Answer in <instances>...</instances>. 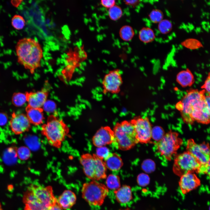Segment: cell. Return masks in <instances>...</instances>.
<instances>
[{"instance_id":"cell-33","label":"cell","mask_w":210,"mask_h":210,"mask_svg":"<svg viewBox=\"0 0 210 210\" xmlns=\"http://www.w3.org/2000/svg\"><path fill=\"white\" fill-rule=\"evenodd\" d=\"M181 45L191 49H197L202 46L201 43L198 40L192 38L185 40L182 42Z\"/></svg>"},{"instance_id":"cell-41","label":"cell","mask_w":210,"mask_h":210,"mask_svg":"<svg viewBox=\"0 0 210 210\" xmlns=\"http://www.w3.org/2000/svg\"><path fill=\"white\" fill-rule=\"evenodd\" d=\"M115 1L114 0H102L101 1L103 6L109 8L115 5Z\"/></svg>"},{"instance_id":"cell-24","label":"cell","mask_w":210,"mask_h":210,"mask_svg":"<svg viewBox=\"0 0 210 210\" xmlns=\"http://www.w3.org/2000/svg\"><path fill=\"white\" fill-rule=\"evenodd\" d=\"M16 148L10 147L6 150L3 155V159L5 163L10 164L16 162L18 157Z\"/></svg>"},{"instance_id":"cell-25","label":"cell","mask_w":210,"mask_h":210,"mask_svg":"<svg viewBox=\"0 0 210 210\" xmlns=\"http://www.w3.org/2000/svg\"><path fill=\"white\" fill-rule=\"evenodd\" d=\"M119 34L120 38L124 41H129L132 39L134 35L132 28L129 25L122 27L120 29Z\"/></svg>"},{"instance_id":"cell-27","label":"cell","mask_w":210,"mask_h":210,"mask_svg":"<svg viewBox=\"0 0 210 210\" xmlns=\"http://www.w3.org/2000/svg\"><path fill=\"white\" fill-rule=\"evenodd\" d=\"M173 28L171 22L167 19H163L158 23V29L159 32L164 34L169 33Z\"/></svg>"},{"instance_id":"cell-4","label":"cell","mask_w":210,"mask_h":210,"mask_svg":"<svg viewBox=\"0 0 210 210\" xmlns=\"http://www.w3.org/2000/svg\"><path fill=\"white\" fill-rule=\"evenodd\" d=\"M79 161L84 174L89 178L96 181L106 178V167L104 162L96 154H83Z\"/></svg>"},{"instance_id":"cell-21","label":"cell","mask_w":210,"mask_h":210,"mask_svg":"<svg viewBox=\"0 0 210 210\" xmlns=\"http://www.w3.org/2000/svg\"><path fill=\"white\" fill-rule=\"evenodd\" d=\"M176 80L183 88L191 86L195 81L194 76L188 69L179 72L176 75Z\"/></svg>"},{"instance_id":"cell-26","label":"cell","mask_w":210,"mask_h":210,"mask_svg":"<svg viewBox=\"0 0 210 210\" xmlns=\"http://www.w3.org/2000/svg\"><path fill=\"white\" fill-rule=\"evenodd\" d=\"M106 184L108 189L115 190L120 187V178L117 175L110 174L107 177Z\"/></svg>"},{"instance_id":"cell-37","label":"cell","mask_w":210,"mask_h":210,"mask_svg":"<svg viewBox=\"0 0 210 210\" xmlns=\"http://www.w3.org/2000/svg\"><path fill=\"white\" fill-rule=\"evenodd\" d=\"M137 180L139 185L142 186H145L148 183L149 178L146 175L141 174L138 176Z\"/></svg>"},{"instance_id":"cell-29","label":"cell","mask_w":210,"mask_h":210,"mask_svg":"<svg viewBox=\"0 0 210 210\" xmlns=\"http://www.w3.org/2000/svg\"><path fill=\"white\" fill-rule=\"evenodd\" d=\"M25 23L24 18L19 15H15L12 18V25L17 30H20L23 29L25 26Z\"/></svg>"},{"instance_id":"cell-34","label":"cell","mask_w":210,"mask_h":210,"mask_svg":"<svg viewBox=\"0 0 210 210\" xmlns=\"http://www.w3.org/2000/svg\"><path fill=\"white\" fill-rule=\"evenodd\" d=\"M109 153V149L106 146L98 147L96 148V155L102 160L105 158Z\"/></svg>"},{"instance_id":"cell-11","label":"cell","mask_w":210,"mask_h":210,"mask_svg":"<svg viewBox=\"0 0 210 210\" xmlns=\"http://www.w3.org/2000/svg\"><path fill=\"white\" fill-rule=\"evenodd\" d=\"M31 124L26 115L14 112L11 115L9 125L12 131L16 135H19L28 131Z\"/></svg>"},{"instance_id":"cell-43","label":"cell","mask_w":210,"mask_h":210,"mask_svg":"<svg viewBox=\"0 0 210 210\" xmlns=\"http://www.w3.org/2000/svg\"><path fill=\"white\" fill-rule=\"evenodd\" d=\"M45 210H63V209L58 204L57 202L55 205L51 206Z\"/></svg>"},{"instance_id":"cell-30","label":"cell","mask_w":210,"mask_h":210,"mask_svg":"<svg viewBox=\"0 0 210 210\" xmlns=\"http://www.w3.org/2000/svg\"><path fill=\"white\" fill-rule=\"evenodd\" d=\"M123 14L121 8L119 6L115 5L110 8L108 11V15L111 19L116 21L120 19Z\"/></svg>"},{"instance_id":"cell-2","label":"cell","mask_w":210,"mask_h":210,"mask_svg":"<svg viewBox=\"0 0 210 210\" xmlns=\"http://www.w3.org/2000/svg\"><path fill=\"white\" fill-rule=\"evenodd\" d=\"M69 132V129L63 121L53 115L49 116L46 123L41 127L42 134L50 145L57 148L61 147Z\"/></svg>"},{"instance_id":"cell-20","label":"cell","mask_w":210,"mask_h":210,"mask_svg":"<svg viewBox=\"0 0 210 210\" xmlns=\"http://www.w3.org/2000/svg\"><path fill=\"white\" fill-rule=\"evenodd\" d=\"M117 201L121 204L129 202L132 198V191L129 186L123 185L114 192Z\"/></svg>"},{"instance_id":"cell-31","label":"cell","mask_w":210,"mask_h":210,"mask_svg":"<svg viewBox=\"0 0 210 210\" xmlns=\"http://www.w3.org/2000/svg\"><path fill=\"white\" fill-rule=\"evenodd\" d=\"M148 16L150 20L153 23L158 24L163 19L164 15L161 10L155 9L150 12Z\"/></svg>"},{"instance_id":"cell-16","label":"cell","mask_w":210,"mask_h":210,"mask_svg":"<svg viewBox=\"0 0 210 210\" xmlns=\"http://www.w3.org/2000/svg\"><path fill=\"white\" fill-rule=\"evenodd\" d=\"M22 201L24 210H45L46 208L37 200L28 187L24 192Z\"/></svg>"},{"instance_id":"cell-1","label":"cell","mask_w":210,"mask_h":210,"mask_svg":"<svg viewBox=\"0 0 210 210\" xmlns=\"http://www.w3.org/2000/svg\"><path fill=\"white\" fill-rule=\"evenodd\" d=\"M18 61L32 74L41 66L43 50L39 42L30 38L19 40L16 46Z\"/></svg>"},{"instance_id":"cell-47","label":"cell","mask_w":210,"mask_h":210,"mask_svg":"<svg viewBox=\"0 0 210 210\" xmlns=\"http://www.w3.org/2000/svg\"><path fill=\"white\" fill-rule=\"evenodd\" d=\"M209 210H210V206H209Z\"/></svg>"},{"instance_id":"cell-14","label":"cell","mask_w":210,"mask_h":210,"mask_svg":"<svg viewBox=\"0 0 210 210\" xmlns=\"http://www.w3.org/2000/svg\"><path fill=\"white\" fill-rule=\"evenodd\" d=\"M122 82L119 71L115 70L110 72L105 76L103 84L106 91L116 93L119 91Z\"/></svg>"},{"instance_id":"cell-35","label":"cell","mask_w":210,"mask_h":210,"mask_svg":"<svg viewBox=\"0 0 210 210\" xmlns=\"http://www.w3.org/2000/svg\"><path fill=\"white\" fill-rule=\"evenodd\" d=\"M163 131L159 127H155L152 130V138L154 139L160 140L164 136Z\"/></svg>"},{"instance_id":"cell-38","label":"cell","mask_w":210,"mask_h":210,"mask_svg":"<svg viewBox=\"0 0 210 210\" xmlns=\"http://www.w3.org/2000/svg\"><path fill=\"white\" fill-rule=\"evenodd\" d=\"M198 172L206 174L208 176L210 179V158L206 165H201Z\"/></svg>"},{"instance_id":"cell-32","label":"cell","mask_w":210,"mask_h":210,"mask_svg":"<svg viewBox=\"0 0 210 210\" xmlns=\"http://www.w3.org/2000/svg\"><path fill=\"white\" fill-rule=\"evenodd\" d=\"M16 152L18 157L22 160H26L30 156V150L26 146H22L17 148Z\"/></svg>"},{"instance_id":"cell-7","label":"cell","mask_w":210,"mask_h":210,"mask_svg":"<svg viewBox=\"0 0 210 210\" xmlns=\"http://www.w3.org/2000/svg\"><path fill=\"white\" fill-rule=\"evenodd\" d=\"M201 166L195 158L187 151L176 157L173 170L176 175L181 176L188 172H198Z\"/></svg>"},{"instance_id":"cell-28","label":"cell","mask_w":210,"mask_h":210,"mask_svg":"<svg viewBox=\"0 0 210 210\" xmlns=\"http://www.w3.org/2000/svg\"><path fill=\"white\" fill-rule=\"evenodd\" d=\"M27 102L25 93L21 92L14 93L12 97V103L15 106L20 107Z\"/></svg>"},{"instance_id":"cell-12","label":"cell","mask_w":210,"mask_h":210,"mask_svg":"<svg viewBox=\"0 0 210 210\" xmlns=\"http://www.w3.org/2000/svg\"><path fill=\"white\" fill-rule=\"evenodd\" d=\"M113 131L108 126L102 127L96 133L92 138V143L97 147L111 144L113 142Z\"/></svg>"},{"instance_id":"cell-13","label":"cell","mask_w":210,"mask_h":210,"mask_svg":"<svg viewBox=\"0 0 210 210\" xmlns=\"http://www.w3.org/2000/svg\"><path fill=\"white\" fill-rule=\"evenodd\" d=\"M200 185V180L193 172H187L181 176L179 186L183 194L197 188Z\"/></svg>"},{"instance_id":"cell-10","label":"cell","mask_w":210,"mask_h":210,"mask_svg":"<svg viewBox=\"0 0 210 210\" xmlns=\"http://www.w3.org/2000/svg\"><path fill=\"white\" fill-rule=\"evenodd\" d=\"M204 97L195 102L190 106V117L193 122L195 121L203 124L210 122V111Z\"/></svg>"},{"instance_id":"cell-22","label":"cell","mask_w":210,"mask_h":210,"mask_svg":"<svg viewBox=\"0 0 210 210\" xmlns=\"http://www.w3.org/2000/svg\"><path fill=\"white\" fill-rule=\"evenodd\" d=\"M104 159V162L106 168L112 171H117L119 170L123 165V162L120 157L115 153L110 152Z\"/></svg>"},{"instance_id":"cell-6","label":"cell","mask_w":210,"mask_h":210,"mask_svg":"<svg viewBox=\"0 0 210 210\" xmlns=\"http://www.w3.org/2000/svg\"><path fill=\"white\" fill-rule=\"evenodd\" d=\"M183 143L178 133L170 131L155 144L158 151L166 160H171Z\"/></svg>"},{"instance_id":"cell-8","label":"cell","mask_w":210,"mask_h":210,"mask_svg":"<svg viewBox=\"0 0 210 210\" xmlns=\"http://www.w3.org/2000/svg\"><path fill=\"white\" fill-rule=\"evenodd\" d=\"M28 187L38 200L46 208L57 203V198L54 196L52 187L32 184Z\"/></svg>"},{"instance_id":"cell-15","label":"cell","mask_w":210,"mask_h":210,"mask_svg":"<svg viewBox=\"0 0 210 210\" xmlns=\"http://www.w3.org/2000/svg\"><path fill=\"white\" fill-rule=\"evenodd\" d=\"M27 106L32 108H41L47 101L48 93L45 90L25 93Z\"/></svg>"},{"instance_id":"cell-17","label":"cell","mask_w":210,"mask_h":210,"mask_svg":"<svg viewBox=\"0 0 210 210\" xmlns=\"http://www.w3.org/2000/svg\"><path fill=\"white\" fill-rule=\"evenodd\" d=\"M187 149V151L195 158L201 165H206L210 158V157L204 153L199 144L196 143L192 139L188 141Z\"/></svg>"},{"instance_id":"cell-5","label":"cell","mask_w":210,"mask_h":210,"mask_svg":"<svg viewBox=\"0 0 210 210\" xmlns=\"http://www.w3.org/2000/svg\"><path fill=\"white\" fill-rule=\"evenodd\" d=\"M108 192L105 185L95 181L84 183L82 189V197L91 206L102 205Z\"/></svg>"},{"instance_id":"cell-9","label":"cell","mask_w":210,"mask_h":210,"mask_svg":"<svg viewBox=\"0 0 210 210\" xmlns=\"http://www.w3.org/2000/svg\"><path fill=\"white\" fill-rule=\"evenodd\" d=\"M131 122L134 126L139 142L142 144L149 142L152 138V129L148 117L137 116Z\"/></svg>"},{"instance_id":"cell-3","label":"cell","mask_w":210,"mask_h":210,"mask_svg":"<svg viewBox=\"0 0 210 210\" xmlns=\"http://www.w3.org/2000/svg\"><path fill=\"white\" fill-rule=\"evenodd\" d=\"M113 144L115 147L122 150L133 148L139 143L134 125L130 122L124 121L116 124L113 130Z\"/></svg>"},{"instance_id":"cell-36","label":"cell","mask_w":210,"mask_h":210,"mask_svg":"<svg viewBox=\"0 0 210 210\" xmlns=\"http://www.w3.org/2000/svg\"><path fill=\"white\" fill-rule=\"evenodd\" d=\"M56 107V104L53 101L47 100L44 103L42 108L45 111L51 113L55 111Z\"/></svg>"},{"instance_id":"cell-40","label":"cell","mask_w":210,"mask_h":210,"mask_svg":"<svg viewBox=\"0 0 210 210\" xmlns=\"http://www.w3.org/2000/svg\"><path fill=\"white\" fill-rule=\"evenodd\" d=\"M201 88L204 89L205 92L210 95V72L209 73L207 77Z\"/></svg>"},{"instance_id":"cell-44","label":"cell","mask_w":210,"mask_h":210,"mask_svg":"<svg viewBox=\"0 0 210 210\" xmlns=\"http://www.w3.org/2000/svg\"><path fill=\"white\" fill-rule=\"evenodd\" d=\"M204 100L206 105L210 111V95H205Z\"/></svg>"},{"instance_id":"cell-19","label":"cell","mask_w":210,"mask_h":210,"mask_svg":"<svg viewBox=\"0 0 210 210\" xmlns=\"http://www.w3.org/2000/svg\"><path fill=\"white\" fill-rule=\"evenodd\" d=\"M25 110L26 115L31 124L36 126L43 123L44 117L42 108H34L27 106Z\"/></svg>"},{"instance_id":"cell-39","label":"cell","mask_w":210,"mask_h":210,"mask_svg":"<svg viewBox=\"0 0 210 210\" xmlns=\"http://www.w3.org/2000/svg\"><path fill=\"white\" fill-rule=\"evenodd\" d=\"M8 119L7 114L5 112L0 110V126L5 125L8 122Z\"/></svg>"},{"instance_id":"cell-18","label":"cell","mask_w":210,"mask_h":210,"mask_svg":"<svg viewBox=\"0 0 210 210\" xmlns=\"http://www.w3.org/2000/svg\"><path fill=\"white\" fill-rule=\"evenodd\" d=\"M76 200L74 192L70 190H66L57 199V202L63 209H66L71 208L75 204Z\"/></svg>"},{"instance_id":"cell-46","label":"cell","mask_w":210,"mask_h":210,"mask_svg":"<svg viewBox=\"0 0 210 210\" xmlns=\"http://www.w3.org/2000/svg\"><path fill=\"white\" fill-rule=\"evenodd\" d=\"M130 210V209H129L127 208L125 209H121V210Z\"/></svg>"},{"instance_id":"cell-42","label":"cell","mask_w":210,"mask_h":210,"mask_svg":"<svg viewBox=\"0 0 210 210\" xmlns=\"http://www.w3.org/2000/svg\"><path fill=\"white\" fill-rule=\"evenodd\" d=\"M125 2L127 5L132 6H136L139 3V0H125Z\"/></svg>"},{"instance_id":"cell-45","label":"cell","mask_w":210,"mask_h":210,"mask_svg":"<svg viewBox=\"0 0 210 210\" xmlns=\"http://www.w3.org/2000/svg\"><path fill=\"white\" fill-rule=\"evenodd\" d=\"M0 210H3L1 204L0 202Z\"/></svg>"},{"instance_id":"cell-23","label":"cell","mask_w":210,"mask_h":210,"mask_svg":"<svg viewBox=\"0 0 210 210\" xmlns=\"http://www.w3.org/2000/svg\"><path fill=\"white\" fill-rule=\"evenodd\" d=\"M139 37L140 41L144 43H148L153 41L155 36L153 30L150 28L145 27L139 31Z\"/></svg>"}]
</instances>
